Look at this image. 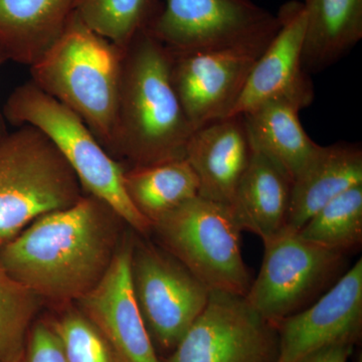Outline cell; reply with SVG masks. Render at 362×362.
<instances>
[{
	"instance_id": "obj_10",
	"label": "cell",
	"mask_w": 362,
	"mask_h": 362,
	"mask_svg": "<svg viewBox=\"0 0 362 362\" xmlns=\"http://www.w3.org/2000/svg\"><path fill=\"white\" fill-rule=\"evenodd\" d=\"M277 326L247 303L246 297L211 291L165 362H277Z\"/></svg>"
},
{
	"instance_id": "obj_28",
	"label": "cell",
	"mask_w": 362,
	"mask_h": 362,
	"mask_svg": "<svg viewBox=\"0 0 362 362\" xmlns=\"http://www.w3.org/2000/svg\"><path fill=\"white\" fill-rule=\"evenodd\" d=\"M7 61H8V58H7L6 52L0 45V66L4 65ZM4 120H6V118H4V114L0 113V141L8 134L6 130V121Z\"/></svg>"
},
{
	"instance_id": "obj_9",
	"label": "cell",
	"mask_w": 362,
	"mask_h": 362,
	"mask_svg": "<svg viewBox=\"0 0 362 362\" xmlns=\"http://www.w3.org/2000/svg\"><path fill=\"white\" fill-rule=\"evenodd\" d=\"M136 301L154 346L169 354L204 310L209 290L163 247L133 245Z\"/></svg>"
},
{
	"instance_id": "obj_29",
	"label": "cell",
	"mask_w": 362,
	"mask_h": 362,
	"mask_svg": "<svg viewBox=\"0 0 362 362\" xmlns=\"http://www.w3.org/2000/svg\"><path fill=\"white\" fill-rule=\"evenodd\" d=\"M307 1H308V0H305V2H307Z\"/></svg>"
},
{
	"instance_id": "obj_12",
	"label": "cell",
	"mask_w": 362,
	"mask_h": 362,
	"mask_svg": "<svg viewBox=\"0 0 362 362\" xmlns=\"http://www.w3.org/2000/svg\"><path fill=\"white\" fill-rule=\"evenodd\" d=\"M134 240L117 247L101 280L78 300L83 314L96 326L118 362H162L139 306L131 276Z\"/></svg>"
},
{
	"instance_id": "obj_17",
	"label": "cell",
	"mask_w": 362,
	"mask_h": 362,
	"mask_svg": "<svg viewBox=\"0 0 362 362\" xmlns=\"http://www.w3.org/2000/svg\"><path fill=\"white\" fill-rule=\"evenodd\" d=\"M78 0H0V45L7 58L32 66L59 40Z\"/></svg>"
},
{
	"instance_id": "obj_14",
	"label": "cell",
	"mask_w": 362,
	"mask_h": 362,
	"mask_svg": "<svg viewBox=\"0 0 362 362\" xmlns=\"http://www.w3.org/2000/svg\"><path fill=\"white\" fill-rule=\"evenodd\" d=\"M277 16V33L252 68L242 94L226 118L244 115L276 99L289 100L302 109L311 105L313 86L302 64L306 6L301 2H289Z\"/></svg>"
},
{
	"instance_id": "obj_7",
	"label": "cell",
	"mask_w": 362,
	"mask_h": 362,
	"mask_svg": "<svg viewBox=\"0 0 362 362\" xmlns=\"http://www.w3.org/2000/svg\"><path fill=\"white\" fill-rule=\"evenodd\" d=\"M263 244L261 268L245 297L275 325L310 306L349 270L347 255L308 242L289 228Z\"/></svg>"
},
{
	"instance_id": "obj_18",
	"label": "cell",
	"mask_w": 362,
	"mask_h": 362,
	"mask_svg": "<svg viewBox=\"0 0 362 362\" xmlns=\"http://www.w3.org/2000/svg\"><path fill=\"white\" fill-rule=\"evenodd\" d=\"M291 190V178L277 164L252 150L230 204L242 232L254 233L263 243L278 235L286 226Z\"/></svg>"
},
{
	"instance_id": "obj_11",
	"label": "cell",
	"mask_w": 362,
	"mask_h": 362,
	"mask_svg": "<svg viewBox=\"0 0 362 362\" xmlns=\"http://www.w3.org/2000/svg\"><path fill=\"white\" fill-rule=\"evenodd\" d=\"M148 32L168 51L226 47L278 28V16L251 0H162Z\"/></svg>"
},
{
	"instance_id": "obj_13",
	"label": "cell",
	"mask_w": 362,
	"mask_h": 362,
	"mask_svg": "<svg viewBox=\"0 0 362 362\" xmlns=\"http://www.w3.org/2000/svg\"><path fill=\"white\" fill-rule=\"evenodd\" d=\"M276 326L277 362H297L334 343L358 344L362 334V259L313 304Z\"/></svg>"
},
{
	"instance_id": "obj_26",
	"label": "cell",
	"mask_w": 362,
	"mask_h": 362,
	"mask_svg": "<svg viewBox=\"0 0 362 362\" xmlns=\"http://www.w3.org/2000/svg\"><path fill=\"white\" fill-rule=\"evenodd\" d=\"M21 362H68L51 325L39 323L33 326Z\"/></svg>"
},
{
	"instance_id": "obj_23",
	"label": "cell",
	"mask_w": 362,
	"mask_h": 362,
	"mask_svg": "<svg viewBox=\"0 0 362 362\" xmlns=\"http://www.w3.org/2000/svg\"><path fill=\"white\" fill-rule=\"evenodd\" d=\"M300 237L349 256L362 245V185L349 188L317 211L297 232Z\"/></svg>"
},
{
	"instance_id": "obj_19",
	"label": "cell",
	"mask_w": 362,
	"mask_h": 362,
	"mask_svg": "<svg viewBox=\"0 0 362 362\" xmlns=\"http://www.w3.org/2000/svg\"><path fill=\"white\" fill-rule=\"evenodd\" d=\"M301 110L294 102L276 99L242 115L252 150L277 164L292 182L320 147L300 122Z\"/></svg>"
},
{
	"instance_id": "obj_4",
	"label": "cell",
	"mask_w": 362,
	"mask_h": 362,
	"mask_svg": "<svg viewBox=\"0 0 362 362\" xmlns=\"http://www.w3.org/2000/svg\"><path fill=\"white\" fill-rule=\"evenodd\" d=\"M2 114L14 126L30 125L42 131L70 164L84 194L108 204L136 232H152L151 221L136 209L124 187L125 168L73 111L30 80L9 95Z\"/></svg>"
},
{
	"instance_id": "obj_3",
	"label": "cell",
	"mask_w": 362,
	"mask_h": 362,
	"mask_svg": "<svg viewBox=\"0 0 362 362\" xmlns=\"http://www.w3.org/2000/svg\"><path fill=\"white\" fill-rule=\"evenodd\" d=\"M122 59V49L93 32L76 11L58 42L30 66L33 82L80 117L109 154Z\"/></svg>"
},
{
	"instance_id": "obj_5",
	"label": "cell",
	"mask_w": 362,
	"mask_h": 362,
	"mask_svg": "<svg viewBox=\"0 0 362 362\" xmlns=\"http://www.w3.org/2000/svg\"><path fill=\"white\" fill-rule=\"evenodd\" d=\"M84 194L65 157L37 128L21 126L0 141V247Z\"/></svg>"
},
{
	"instance_id": "obj_27",
	"label": "cell",
	"mask_w": 362,
	"mask_h": 362,
	"mask_svg": "<svg viewBox=\"0 0 362 362\" xmlns=\"http://www.w3.org/2000/svg\"><path fill=\"white\" fill-rule=\"evenodd\" d=\"M356 345L338 342L312 352L297 362H347Z\"/></svg>"
},
{
	"instance_id": "obj_22",
	"label": "cell",
	"mask_w": 362,
	"mask_h": 362,
	"mask_svg": "<svg viewBox=\"0 0 362 362\" xmlns=\"http://www.w3.org/2000/svg\"><path fill=\"white\" fill-rule=\"evenodd\" d=\"M162 6V0H78L76 11L93 32L124 51L148 30Z\"/></svg>"
},
{
	"instance_id": "obj_20",
	"label": "cell",
	"mask_w": 362,
	"mask_h": 362,
	"mask_svg": "<svg viewBox=\"0 0 362 362\" xmlns=\"http://www.w3.org/2000/svg\"><path fill=\"white\" fill-rule=\"evenodd\" d=\"M302 64L306 73L337 63L362 37V0H308Z\"/></svg>"
},
{
	"instance_id": "obj_16",
	"label": "cell",
	"mask_w": 362,
	"mask_h": 362,
	"mask_svg": "<svg viewBox=\"0 0 362 362\" xmlns=\"http://www.w3.org/2000/svg\"><path fill=\"white\" fill-rule=\"evenodd\" d=\"M358 185H362L361 147L350 143L320 145L293 180L285 228L298 232L328 202Z\"/></svg>"
},
{
	"instance_id": "obj_2",
	"label": "cell",
	"mask_w": 362,
	"mask_h": 362,
	"mask_svg": "<svg viewBox=\"0 0 362 362\" xmlns=\"http://www.w3.org/2000/svg\"><path fill=\"white\" fill-rule=\"evenodd\" d=\"M194 131L171 81L168 49L139 33L123 51L111 156L129 166L185 158Z\"/></svg>"
},
{
	"instance_id": "obj_15",
	"label": "cell",
	"mask_w": 362,
	"mask_h": 362,
	"mask_svg": "<svg viewBox=\"0 0 362 362\" xmlns=\"http://www.w3.org/2000/svg\"><path fill=\"white\" fill-rule=\"evenodd\" d=\"M252 149L242 116L228 117L194 130L185 159L199 182V197L232 204Z\"/></svg>"
},
{
	"instance_id": "obj_21",
	"label": "cell",
	"mask_w": 362,
	"mask_h": 362,
	"mask_svg": "<svg viewBox=\"0 0 362 362\" xmlns=\"http://www.w3.org/2000/svg\"><path fill=\"white\" fill-rule=\"evenodd\" d=\"M123 182L131 202L151 223L199 195V180L185 158L129 166Z\"/></svg>"
},
{
	"instance_id": "obj_6",
	"label": "cell",
	"mask_w": 362,
	"mask_h": 362,
	"mask_svg": "<svg viewBox=\"0 0 362 362\" xmlns=\"http://www.w3.org/2000/svg\"><path fill=\"white\" fill-rule=\"evenodd\" d=\"M152 232L209 291L246 296L252 276L240 251L242 230L228 204L199 195L154 221Z\"/></svg>"
},
{
	"instance_id": "obj_25",
	"label": "cell",
	"mask_w": 362,
	"mask_h": 362,
	"mask_svg": "<svg viewBox=\"0 0 362 362\" xmlns=\"http://www.w3.org/2000/svg\"><path fill=\"white\" fill-rule=\"evenodd\" d=\"M51 326L68 362H118L103 335L84 314L70 312Z\"/></svg>"
},
{
	"instance_id": "obj_1",
	"label": "cell",
	"mask_w": 362,
	"mask_h": 362,
	"mask_svg": "<svg viewBox=\"0 0 362 362\" xmlns=\"http://www.w3.org/2000/svg\"><path fill=\"white\" fill-rule=\"evenodd\" d=\"M120 221L108 204L85 194L73 206L40 216L0 247V265L42 300H78L110 266Z\"/></svg>"
},
{
	"instance_id": "obj_8",
	"label": "cell",
	"mask_w": 362,
	"mask_h": 362,
	"mask_svg": "<svg viewBox=\"0 0 362 362\" xmlns=\"http://www.w3.org/2000/svg\"><path fill=\"white\" fill-rule=\"evenodd\" d=\"M278 28L226 47L168 51L171 81L194 130L228 116Z\"/></svg>"
},
{
	"instance_id": "obj_24",
	"label": "cell",
	"mask_w": 362,
	"mask_h": 362,
	"mask_svg": "<svg viewBox=\"0 0 362 362\" xmlns=\"http://www.w3.org/2000/svg\"><path fill=\"white\" fill-rule=\"evenodd\" d=\"M42 299L0 265V362H21Z\"/></svg>"
}]
</instances>
